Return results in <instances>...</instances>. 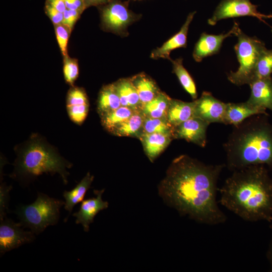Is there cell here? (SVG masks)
<instances>
[{"mask_svg": "<svg viewBox=\"0 0 272 272\" xmlns=\"http://www.w3.org/2000/svg\"><path fill=\"white\" fill-rule=\"evenodd\" d=\"M224 164H206L186 155L175 158L158 186L160 196L181 216L216 225L227 217L216 200L217 183Z\"/></svg>", "mask_w": 272, "mask_h": 272, "instance_id": "cell-1", "label": "cell"}, {"mask_svg": "<svg viewBox=\"0 0 272 272\" xmlns=\"http://www.w3.org/2000/svg\"><path fill=\"white\" fill-rule=\"evenodd\" d=\"M219 190L220 203L243 220L272 222V178L264 165L233 171Z\"/></svg>", "mask_w": 272, "mask_h": 272, "instance_id": "cell-2", "label": "cell"}, {"mask_svg": "<svg viewBox=\"0 0 272 272\" xmlns=\"http://www.w3.org/2000/svg\"><path fill=\"white\" fill-rule=\"evenodd\" d=\"M262 115L233 126L223 145L230 170L254 165H266L272 169V125Z\"/></svg>", "mask_w": 272, "mask_h": 272, "instance_id": "cell-3", "label": "cell"}, {"mask_svg": "<svg viewBox=\"0 0 272 272\" xmlns=\"http://www.w3.org/2000/svg\"><path fill=\"white\" fill-rule=\"evenodd\" d=\"M17 158L11 177L26 183L43 173L61 176L64 184L73 164L62 157L46 141L34 134L16 151Z\"/></svg>", "mask_w": 272, "mask_h": 272, "instance_id": "cell-4", "label": "cell"}, {"mask_svg": "<svg viewBox=\"0 0 272 272\" xmlns=\"http://www.w3.org/2000/svg\"><path fill=\"white\" fill-rule=\"evenodd\" d=\"M64 201L38 192L34 202L28 205L19 206L14 212L18 216L19 222L23 228H28L38 235L47 227L56 225L59 220L60 209Z\"/></svg>", "mask_w": 272, "mask_h": 272, "instance_id": "cell-5", "label": "cell"}, {"mask_svg": "<svg viewBox=\"0 0 272 272\" xmlns=\"http://www.w3.org/2000/svg\"><path fill=\"white\" fill-rule=\"evenodd\" d=\"M236 36L238 40L234 49L239 66L236 72L231 71L228 74V79L238 86L249 85L254 79L258 58L266 47L263 42L257 38L248 36L240 28Z\"/></svg>", "mask_w": 272, "mask_h": 272, "instance_id": "cell-6", "label": "cell"}, {"mask_svg": "<svg viewBox=\"0 0 272 272\" xmlns=\"http://www.w3.org/2000/svg\"><path fill=\"white\" fill-rule=\"evenodd\" d=\"M139 18V15L128 9L127 3L119 1L109 2L102 9L101 12L104 28L123 36L127 34L128 27Z\"/></svg>", "mask_w": 272, "mask_h": 272, "instance_id": "cell-7", "label": "cell"}, {"mask_svg": "<svg viewBox=\"0 0 272 272\" xmlns=\"http://www.w3.org/2000/svg\"><path fill=\"white\" fill-rule=\"evenodd\" d=\"M257 7L250 0H222L208 23L214 26L221 20L242 16L255 17L264 22L263 19L267 18V15L258 12Z\"/></svg>", "mask_w": 272, "mask_h": 272, "instance_id": "cell-8", "label": "cell"}, {"mask_svg": "<svg viewBox=\"0 0 272 272\" xmlns=\"http://www.w3.org/2000/svg\"><path fill=\"white\" fill-rule=\"evenodd\" d=\"M19 223L6 217L1 221L0 253L6 252L27 243L33 242L35 234L31 231H24Z\"/></svg>", "mask_w": 272, "mask_h": 272, "instance_id": "cell-9", "label": "cell"}, {"mask_svg": "<svg viewBox=\"0 0 272 272\" xmlns=\"http://www.w3.org/2000/svg\"><path fill=\"white\" fill-rule=\"evenodd\" d=\"M194 116L198 117L210 124L213 122L224 123L226 103L216 98L208 92L204 91L201 96L194 100Z\"/></svg>", "mask_w": 272, "mask_h": 272, "instance_id": "cell-10", "label": "cell"}, {"mask_svg": "<svg viewBox=\"0 0 272 272\" xmlns=\"http://www.w3.org/2000/svg\"><path fill=\"white\" fill-rule=\"evenodd\" d=\"M239 28L238 24L235 22L232 28L226 33L214 35L202 33L193 49L194 59L200 62L204 58L218 53L224 40L228 37L236 36Z\"/></svg>", "mask_w": 272, "mask_h": 272, "instance_id": "cell-11", "label": "cell"}, {"mask_svg": "<svg viewBox=\"0 0 272 272\" xmlns=\"http://www.w3.org/2000/svg\"><path fill=\"white\" fill-rule=\"evenodd\" d=\"M209 125L198 117H192L174 128V139H184L203 148L207 144V130Z\"/></svg>", "mask_w": 272, "mask_h": 272, "instance_id": "cell-12", "label": "cell"}, {"mask_svg": "<svg viewBox=\"0 0 272 272\" xmlns=\"http://www.w3.org/2000/svg\"><path fill=\"white\" fill-rule=\"evenodd\" d=\"M104 190V189L94 190L93 191L96 197L83 200L79 210L73 215L76 218V223L81 224L85 232L89 231L90 225L94 222L96 215L108 207V202L102 199Z\"/></svg>", "mask_w": 272, "mask_h": 272, "instance_id": "cell-13", "label": "cell"}, {"mask_svg": "<svg viewBox=\"0 0 272 272\" xmlns=\"http://www.w3.org/2000/svg\"><path fill=\"white\" fill-rule=\"evenodd\" d=\"M196 12L188 14L180 30L166 41L163 44L153 50L151 57L153 59L164 58L170 60V53L179 48H185L187 46V36L189 25L192 21Z\"/></svg>", "mask_w": 272, "mask_h": 272, "instance_id": "cell-14", "label": "cell"}, {"mask_svg": "<svg viewBox=\"0 0 272 272\" xmlns=\"http://www.w3.org/2000/svg\"><path fill=\"white\" fill-rule=\"evenodd\" d=\"M251 89L247 102L250 104L272 111V79H256L249 85Z\"/></svg>", "mask_w": 272, "mask_h": 272, "instance_id": "cell-15", "label": "cell"}, {"mask_svg": "<svg viewBox=\"0 0 272 272\" xmlns=\"http://www.w3.org/2000/svg\"><path fill=\"white\" fill-rule=\"evenodd\" d=\"M265 109L252 105L247 101L237 103H227L224 124L235 126L253 115L265 114Z\"/></svg>", "mask_w": 272, "mask_h": 272, "instance_id": "cell-16", "label": "cell"}, {"mask_svg": "<svg viewBox=\"0 0 272 272\" xmlns=\"http://www.w3.org/2000/svg\"><path fill=\"white\" fill-rule=\"evenodd\" d=\"M144 151L153 162L174 139L172 136L159 133H143L139 138Z\"/></svg>", "mask_w": 272, "mask_h": 272, "instance_id": "cell-17", "label": "cell"}, {"mask_svg": "<svg viewBox=\"0 0 272 272\" xmlns=\"http://www.w3.org/2000/svg\"><path fill=\"white\" fill-rule=\"evenodd\" d=\"M195 102H184L171 99L168 109L166 119L174 127L187 120L194 117Z\"/></svg>", "mask_w": 272, "mask_h": 272, "instance_id": "cell-18", "label": "cell"}, {"mask_svg": "<svg viewBox=\"0 0 272 272\" xmlns=\"http://www.w3.org/2000/svg\"><path fill=\"white\" fill-rule=\"evenodd\" d=\"M113 84L122 106L129 108L134 110H141L142 104L138 92L130 78L120 79Z\"/></svg>", "mask_w": 272, "mask_h": 272, "instance_id": "cell-19", "label": "cell"}, {"mask_svg": "<svg viewBox=\"0 0 272 272\" xmlns=\"http://www.w3.org/2000/svg\"><path fill=\"white\" fill-rule=\"evenodd\" d=\"M130 80L138 92L142 106L161 91L155 81L144 73L137 74Z\"/></svg>", "mask_w": 272, "mask_h": 272, "instance_id": "cell-20", "label": "cell"}, {"mask_svg": "<svg viewBox=\"0 0 272 272\" xmlns=\"http://www.w3.org/2000/svg\"><path fill=\"white\" fill-rule=\"evenodd\" d=\"M94 176L88 172L85 176L71 190H65L63 192V196L65 199L64 209L69 211V215L65 219L67 220L69 216L72 213L74 207L78 203L82 202L88 189L90 188L94 180Z\"/></svg>", "mask_w": 272, "mask_h": 272, "instance_id": "cell-21", "label": "cell"}, {"mask_svg": "<svg viewBox=\"0 0 272 272\" xmlns=\"http://www.w3.org/2000/svg\"><path fill=\"white\" fill-rule=\"evenodd\" d=\"M145 117L137 110L128 119L116 127L111 133L118 137H131L138 139L142 134Z\"/></svg>", "mask_w": 272, "mask_h": 272, "instance_id": "cell-22", "label": "cell"}, {"mask_svg": "<svg viewBox=\"0 0 272 272\" xmlns=\"http://www.w3.org/2000/svg\"><path fill=\"white\" fill-rule=\"evenodd\" d=\"M171 99L161 91L153 99L143 105L141 111L146 117L166 119Z\"/></svg>", "mask_w": 272, "mask_h": 272, "instance_id": "cell-23", "label": "cell"}, {"mask_svg": "<svg viewBox=\"0 0 272 272\" xmlns=\"http://www.w3.org/2000/svg\"><path fill=\"white\" fill-rule=\"evenodd\" d=\"M121 106L119 96L113 84L103 86L97 101V110L100 116Z\"/></svg>", "mask_w": 272, "mask_h": 272, "instance_id": "cell-24", "label": "cell"}, {"mask_svg": "<svg viewBox=\"0 0 272 272\" xmlns=\"http://www.w3.org/2000/svg\"><path fill=\"white\" fill-rule=\"evenodd\" d=\"M172 64L173 72L177 76L180 84L184 89L194 100L197 99V93L193 79L183 66L182 58L170 60Z\"/></svg>", "mask_w": 272, "mask_h": 272, "instance_id": "cell-25", "label": "cell"}, {"mask_svg": "<svg viewBox=\"0 0 272 272\" xmlns=\"http://www.w3.org/2000/svg\"><path fill=\"white\" fill-rule=\"evenodd\" d=\"M136 111L121 106L116 110L100 116L102 124L108 131L111 132Z\"/></svg>", "mask_w": 272, "mask_h": 272, "instance_id": "cell-26", "label": "cell"}, {"mask_svg": "<svg viewBox=\"0 0 272 272\" xmlns=\"http://www.w3.org/2000/svg\"><path fill=\"white\" fill-rule=\"evenodd\" d=\"M174 128L166 119L145 117L143 133H159L172 136L174 138Z\"/></svg>", "mask_w": 272, "mask_h": 272, "instance_id": "cell-27", "label": "cell"}, {"mask_svg": "<svg viewBox=\"0 0 272 272\" xmlns=\"http://www.w3.org/2000/svg\"><path fill=\"white\" fill-rule=\"evenodd\" d=\"M271 73L272 49L265 48L261 52L256 63L254 79L270 77Z\"/></svg>", "mask_w": 272, "mask_h": 272, "instance_id": "cell-28", "label": "cell"}, {"mask_svg": "<svg viewBox=\"0 0 272 272\" xmlns=\"http://www.w3.org/2000/svg\"><path fill=\"white\" fill-rule=\"evenodd\" d=\"M63 72L65 82L73 86L79 76V66L76 59L68 55L64 57Z\"/></svg>", "mask_w": 272, "mask_h": 272, "instance_id": "cell-29", "label": "cell"}, {"mask_svg": "<svg viewBox=\"0 0 272 272\" xmlns=\"http://www.w3.org/2000/svg\"><path fill=\"white\" fill-rule=\"evenodd\" d=\"M85 104H89V101L85 90L82 88L72 87L67 94L66 107Z\"/></svg>", "mask_w": 272, "mask_h": 272, "instance_id": "cell-30", "label": "cell"}, {"mask_svg": "<svg viewBox=\"0 0 272 272\" xmlns=\"http://www.w3.org/2000/svg\"><path fill=\"white\" fill-rule=\"evenodd\" d=\"M55 33L58 44L63 57L67 55V47L71 29L61 24L54 25Z\"/></svg>", "mask_w": 272, "mask_h": 272, "instance_id": "cell-31", "label": "cell"}, {"mask_svg": "<svg viewBox=\"0 0 272 272\" xmlns=\"http://www.w3.org/2000/svg\"><path fill=\"white\" fill-rule=\"evenodd\" d=\"M89 104L66 107L69 116L76 124L80 125L86 119L89 111Z\"/></svg>", "mask_w": 272, "mask_h": 272, "instance_id": "cell-32", "label": "cell"}, {"mask_svg": "<svg viewBox=\"0 0 272 272\" xmlns=\"http://www.w3.org/2000/svg\"><path fill=\"white\" fill-rule=\"evenodd\" d=\"M12 186H8L5 183H1L0 186V220L6 217L8 211L10 200V191Z\"/></svg>", "mask_w": 272, "mask_h": 272, "instance_id": "cell-33", "label": "cell"}, {"mask_svg": "<svg viewBox=\"0 0 272 272\" xmlns=\"http://www.w3.org/2000/svg\"><path fill=\"white\" fill-rule=\"evenodd\" d=\"M82 13L76 10L66 9L63 14L62 24L72 29L75 23Z\"/></svg>", "mask_w": 272, "mask_h": 272, "instance_id": "cell-34", "label": "cell"}, {"mask_svg": "<svg viewBox=\"0 0 272 272\" xmlns=\"http://www.w3.org/2000/svg\"><path fill=\"white\" fill-rule=\"evenodd\" d=\"M45 10L46 15L51 20L54 25L62 24L63 19V13L59 12L47 4L45 5Z\"/></svg>", "mask_w": 272, "mask_h": 272, "instance_id": "cell-35", "label": "cell"}, {"mask_svg": "<svg viewBox=\"0 0 272 272\" xmlns=\"http://www.w3.org/2000/svg\"><path fill=\"white\" fill-rule=\"evenodd\" d=\"M66 9L76 10L82 13L87 8L84 0H64Z\"/></svg>", "mask_w": 272, "mask_h": 272, "instance_id": "cell-36", "label": "cell"}, {"mask_svg": "<svg viewBox=\"0 0 272 272\" xmlns=\"http://www.w3.org/2000/svg\"><path fill=\"white\" fill-rule=\"evenodd\" d=\"M46 4L62 13L66 9L64 0H46Z\"/></svg>", "mask_w": 272, "mask_h": 272, "instance_id": "cell-37", "label": "cell"}, {"mask_svg": "<svg viewBox=\"0 0 272 272\" xmlns=\"http://www.w3.org/2000/svg\"><path fill=\"white\" fill-rule=\"evenodd\" d=\"M112 0H84L86 8L91 6L105 4L111 2Z\"/></svg>", "mask_w": 272, "mask_h": 272, "instance_id": "cell-38", "label": "cell"}, {"mask_svg": "<svg viewBox=\"0 0 272 272\" xmlns=\"http://www.w3.org/2000/svg\"><path fill=\"white\" fill-rule=\"evenodd\" d=\"M266 257L269 264V271L272 272V237L266 252Z\"/></svg>", "mask_w": 272, "mask_h": 272, "instance_id": "cell-39", "label": "cell"}, {"mask_svg": "<svg viewBox=\"0 0 272 272\" xmlns=\"http://www.w3.org/2000/svg\"><path fill=\"white\" fill-rule=\"evenodd\" d=\"M267 18H272V15H267Z\"/></svg>", "mask_w": 272, "mask_h": 272, "instance_id": "cell-40", "label": "cell"}, {"mask_svg": "<svg viewBox=\"0 0 272 272\" xmlns=\"http://www.w3.org/2000/svg\"><path fill=\"white\" fill-rule=\"evenodd\" d=\"M269 228L272 230V223L269 225Z\"/></svg>", "mask_w": 272, "mask_h": 272, "instance_id": "cell-41", "label": "cell"}]
</instances>
